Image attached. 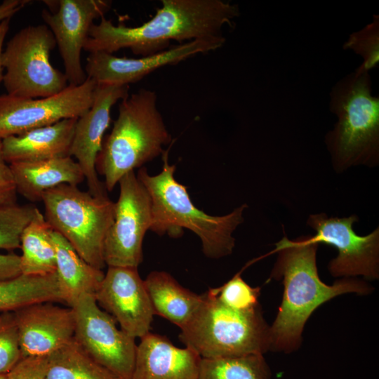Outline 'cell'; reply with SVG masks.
Returning <instances> with one entry per match:
<instances>
[{
	"label": "cell",
	"instance_id": "30bf717a",
	"mask_svg": "<svg viewBox=\"0 0 379 379\" xmlns=\"http://www.w3.org/2000/svg\"><path fill=\"white\" fill-rule=\"evenodd\" d=\"M118 184L119 195L104 243V260L108 267L138 268L142 261L143 239L152 225L151 199L134 171Z\"/></svg>",
	"mask_w": 379,
	"mask_h": 379
},
{
	"label": "cell",
	"instance_id": "484cf974",
	"mask_svg": "<svg viewBox=\"0 0 379 379\" xmlns=\"http://www.w3.org/2000/svg\"><path fill=\"white\" fill-rule=\"evenodd\" d=\"M197 379H272L262 354L201 358Z\"/></svg>",
	"mask_w": 379,
	"mask_h": 379
},
{
	"label": "cell",
	"instance_id": "f546056e",
	"mask_svg": "<svg viewBox=\"0 0 379 379\" xmlns=\"http://www.w3.org/2000/svg\"><path fill=\"white\" fill-rule=\"evenodd\" d=\"M21 359L14 313L0 312V375H6Z\"/></svg>",
	"mask_w": 379,
	"mask_h": 379
},
{
	"label": "cell",
	"instance_id": "d6986e66",
	"mask_svg": "<svg viewBox=\"0 0 379 379\" xmlns=\"http://www.w3.org/2000/svg\"><path fill=\"white\" fill-rule=\"evenodd\" d=\"M77 120L63 119L2 139L6 161L10 164L69 156Z\"/></svg>",
	"mask_w": 379,
	"mask_h": 379
},
{
	"label": "cell",
	"instance_id": "ac0fdd59",
	"mask_svg": "<svg viewBox=\"0 0 379 379\" xmlns=\"http://www.w3.org/2000/svg\"><path fill=\"white\" fill-rule=\"evenodd\" d=\"M201 357L151 332L137 345L131 379H197Z\"/></svg>",
	"mask_w": 379,
	"mask_h": 379
},
{
	"label": "cell",
	"instance_id": "7c38bea8",
	"mask_svg": "<svg viewBox=\"0 0 379 379\" xmlns=\"http://www.w3.org/2000/svg\"><path fill=\"white\" fill-rule=\"evenodd\" d=\"M358 217H329L325 213L312 214L307 224L315 230L309 236L312 243H324L335 247L337 256L328 265L334 277L361 276L368 280L379 277V229L366 236L358 235L353 225Z\"/></svg>",
	"mask_w": 379,
	"mask_h": 379
},
{
	"label": "cell",
	"instance_id": "3957f363",
	"mask_svg": "<svg viewBox=\"0 0 379 379\" xmlns=\"http://www.w3.org/2000/svg\"><path fill=\"white\" fill-rule=\"evenodd\" d=\"M162 159L159 173L149 175L147 168L142 167L137 174L151 199L150 230L159 235L178 237L183 229H187L200 239L206 257L220 258L230 255L235 246L232 234L242 223L247 205H241L225 215L207 214L192 203L187 187L175 180V166L168 163V149L162 154Z\"/></svg>",
	"mask_w": 379,
	"mask_h": 379
},
{
	"label": "cell",
	"instance_id": "f1b7e54d",
	"mask_svg": "<svg viewBox=\"0 0 379 379\" xmlns=\"http://www.w3.org/2000/svg\"><path fill=\"white\" fill-rule=\"evenodd\" d=\"M209 293L222 304L238 311H249L260 307V287H252L242 278L241 272L216 288H210Z\"/></svg>",
	"mask_w": 379,
	"mask_h": 379
},
{
	"label": "cell",
	"instance_id": "836d02e7",
	"mask_svg": "<svg viewBox=\"0 0 379 379\" xmlns=\"http://www.w3.org/2000/svg\"><path fill=\"white\" fill-rule=\"evenodd\" d=\"M29 2L28 0H4L0 4V22L11 18Z\"/></svg>",
	"mask_w": 379,
	"mask_h": 379
},
{
	"label": "cell",
	"instance_id": "603a6c76",
	"mask_svg": "<svg viewBox=\"0 0 379 379\" xmlns=\"http://www.w3.org/2000/svg\"><path fill=\"white\" fill-rule=\"evenodd\" d=\"M52 232L44 214L37 208L20 237L22 274L46 275L55 272V249Z\"/></svg>",
	"mask_w": 379,
	"mask_h": 379
},
{
	"label": "cell",
	"instance_id": "277c9868",
	"mask_svg": "<svg viewBox=\"0 0 379 379\" xmlns=\"http://www.w3.org/2000/svg\"><path fill=\"white\" fill-rule=\"evenodd\" d=\"M171 140L154 91L140 89L122 99L96 161L106 190L112 191L124 175L162 155Z\"/></svg>",
	"mask_w": 379,
	"mask_h": 379
},
{
	"label": "cell",
	"instance_id": "cb8c5ba5",
	"mask_svg": "<svg viewBox=\"0 0 379 379\" xmlns=\"http://www.w3.org/2000/svg\"><path fill=\"white\" fill-rule=\"evenodd\" d=\"M44 302H62L56 273L25 275L0 281V312H15Z\"/></svg>",
	"mask_w": 379,
	"mask_h": 379
},
{
	"label": "cell",
	"instance_id": "44dd1931",
	"mask_svg": "<svg viewBox=\"0 0 379 379\" xmlns=\"http://www.w3.org/2000/svg\"><path fill=\"white\" fill-rule=\"evenodd\" d=\"M51 237L62 300L72 307L81 295H95L105 273L86 262L61 234L53 230Z\"/></svg>",
	"mask_w": 379,
	"mask_h": 379
},
{
	"label": "cell",
	"instance_id": "e575fe53",
	"mask_svg": "<svg viewBox=\"0 0 379 379\" xmlns=\"http://www.w3.org/2000/svg\"><path fill=\"white\" fill-rule=\"evenodd\" d=\"M11 18H7L0 22V82L3 81L4 69L2 63L4 42L9 30Z\"/></svg>",
	"mask_w": 379,
	"mask_h": 379
},
{
	"label": "cell",
	"instance_id": "e0dca14e",
	"mask_svg": "<svg viewBox=\"0 0 379 379\" xmlns=\"http://www.w3.org/2000/svg\"><path fill=\"white\" fill-rule=\"evenodd\" d=\"M13 313L22 359L48 357L74 338V315L70 307L44 302L25 306Z\"/></svg>",
	"mask_w": 379,
	"mask_h": 379
},
{
	"label": "cell",
	"instance_id": "4fadbf2b",
	"mask_svg": "<svg viewBox=\"0 0 379 379\" xmlns=\"http://www.w3.org/2000/svg\"><path fill=\"white\" fill-rule=\"evenodd\" d=\"M44 2L47 8L42 11L41 17L55 37L68 83L80 85L87 79L81 65V51L93 21L104 17L111 8V1L56 0Z\"/></svg>",
	"mask_w": 379,
	"mask_h": 379
},
{
	"label": "cell",
	"instance_id": "8fae6325",
	"mask_svg": "<svg viewBox=\"0 0 379 379\" xmlns=\"http://www.w3.org/2000/svg\"><path fill=\"white\" fill-rule=\"evenodd\" d=\"M97 83L88 78L78 86L46 98L0 95V139L67 119H78L91 107Z\"/></svg>",
	"mask_w": 379,
	"mask_h": 379
},
{
	"label": "cell",
	"instance_id": "8992f818",
	"mask_svg": "<svg viewBox=\"0 0 379 379\" xmlns=\"http://www.w3.org/2000/svg\"><path fill=\"white\" fill-rule=\"evenodd\" d=\"M179 339L201 358L262 354L270 350V326L260 306L238 311L222 304L208 291Z\"/></svg>",
	"mask_w": 379,
	"mask_h": 379
},
{
	"label": "cell",
	"instance_id": "d4e9b609",
	"mask_svg": "<svg viewBox=\"0 0 379 379\" xmlns=\"http://www.w3.org/2000/svg\"><path fill=\"white\" fill-rule=\"evenodd\" d=\"M46 379H117L73 338L48 357Z\"/></svg>",
	"mask_w": 379,
	"mask_h": 379
},
{
	"label": "cell",
	"instance_id": "ffe728a7",
	"mask_svg": "<svg viewBox=\"0 0 379 379\" xmlns=\"http://www.w3.org/2000/svg\"><path fill=\"white\" fill-rule=\"evenodd\" d=\"M17 192L31 201H41L44 193L62 184L77 185L85 178L70 156L9 164Z\"/></svg>",
	"mask_w": 379,
	"mask_h": 379
},
{
	"label": "cell",
	"instance_id": "4316f807",
	"mask_svg": "<svg viewBox=\"0 0 379 379\" xmlns=\"http://www.w3.org/2000/svg\"><path fill=\"white\" fill-rule=\"evenodd\" d=\"M36 209L32 205H0V249L12 251L20 248L22 232Z\"/></svg>",
	"mask_w": 379,
	"mask_h": 379
},
{
	"label": "cell",
	"instance_id": "1f68e13d",
	"mask_svg": "<svg viewBox=\"0 0 379 379\" xmlns=\"http://www.w3.org/2000/svg\"><path fill=\"white\" fill-rule=\"evenodd\" d=\"M16 194L14 179L10 165L4 158L2 140L0 139V205L16 204Z\"/></svg>",
	"mask_w": 379,
	"mask_h": 379
},
{
	"label": "cell",
	"instance_id": "ba28073f",
	"mask_svg": "<svg viewBox=\"0 0 379 379\" xmlns=\"http://www.w3.org/2000/svg\"><path fill=\"white\" fill-rule=\"evenodd\" d=\"M55 46V37L46 25H28L8 41L2 53L3 82L8 95L46 98L68 86L65 73L50 61Z\"/></svg>",
	"mask_w": 379,
	"mask_h": 379
},
{
	"label": "cell",
	"instance_id": "7402d4cb",
	"mask_svg": "<svg viewBox=\"0 0 379 379\" xmlns=\"http://www.w3.org/2000/svg\"><path fill=\"white\" fill-rule=\"evenodd\" d=\"M154 314L183 328L202 302L198 295L182 286L169 273L153 271L144 280Z\"/></svg>",
	"mask_w": 379,
	"mask_h": 379
},
{
	"label": "cell",
	"instance_id": "4dcf8cb0",
	"mask_svg": "<svg viewBox=\"0 0 379 379\" xmlns=\"http://www.w3.org/2000/svg\"><path fill=\"white\" fill-rule=\"evenodd\" d=\"M48 357L22 358L6 375V379H46Z\"/></svg>",
	"mask_w": 379,
	"mask_h": 379
},
{
	"label": "cell",
	"instance_id": "d6a6232c",
	"mask_svg": "<svg viewBox=\"0 0 379 379\" xmlns=\"http://www.w3.org/2000/svg\"><path fill=\"white\" fill-rule=\"evenodd\" d=\"M22 274L20 255L0 253V281L15 278Z\"/></svg>",
	"mask_w": 379,
	"mask_h": 379
},
{
	"label": "cell",
	"instance_id": "9a60e30c",
	"mask_svg": "<svg viewBox=\"0 0 379 379\" xmlns=\"http://www.w3.org/2000/svg\"><path fill=\"white\" fill-rule=\"evenodd\" d=\"M128 86L97 84L91 107L77 120L69 156L75 158L88 192L95 197L107 196L105 185L98 175L96 161L111 122V109L117 101L128 95Z\"/></svg>",
	"mask_w": 379,
	"mask_h": 379
},
{
	"label": "cell",
	"instance_id": "7a4b0ae2",
	"mask_svg": "<svg viewBox=\"0 0 379 379\" xmlns=\"http://www.w3.org/2000/svg\"><path fill=\"white\" fill-rule=\"evenodd\" d=\"M318 244L309 236L290 240L284 237L275 244L277 258L270 279L281 280L284 293L274 321L270 326V350L291 353L302 343L305 325L322 304L345 293L367 295L373 288L355 277L342 278L332 285L324 283L318 274Z\"/></svg>",
	"mask_w": 379,
	"mask_h": 379
},
{
	"label": "cell",
	"instance_id": "2e32d148",
	"mask_svg": "<svg viewBox=\"0 0 379 379\" xmlns=\"http://www.w3.org/2000/svg\"><path fill=\"white\" fill-rule=\"evenodd\" d=\"M225 40H194L139 58H120L103 51L89 53L84 71L98 84L128 86L156 69L179 63L199 53L215 51Z\"/></svg>",
	"mask_w": 379,
	"mask_h": 379
},
{
	"label": "cell",
	"instance_id": "52a82bcc",
	"mask_svg": "<svg viewBox=\"0 0 379 379\" xmlns=\"http://www.w3.org/2000/svg\"><path fill=\"white\" fill-rule=\"evenodd\" d=\"M44 218L88 264L105 266L104 243L113 222L114 202L95 197L77 185L62 184L45 192Z\"/></svg>",
	"mask_w": 379,
	"mask_h": 379
},
{
	"label": "cell",
	"instance_id": "9c48e42d",
	"mask_svg": "<svg viewBox=\"0 0 379 379\" xmlns=\"http://www.w3.org/2000/svg\"><path fill=\"white\" fill-rule=\"evenodd\" d=\"M74 338L100 366L117 379H131L137 345L98 305L94 295H81L72 307Z\"/></svg>",
	"mask_w": 379,
	"mask_h": 379
},
{
	"label": "cell",
	"instance_id": "83f0119b",
	"mask_svg": "<svg viewBox=\"0 0 379 379\" xmlns=\"http://www.w3.org/2000/svg\"><path fill=\"white\" fill-rule=\"evenodd\" d=\"M363 59L355 72H369L379 62V15L374 14L372 21L360 30L352 32L343 45Z\"/></svg>",
	"mask_w": 379,
	"mask_h": 379
},
{
	"label": "cell",
	"instance_id": "5b68a950",
	"mask_svg": "<svg viewBox=\"0 0 379 379\" xmlns=\"http://www.w3.org/2000/svg\"><path fill=\"white\" fill-rule=\"evenodd\" d=\"M330 111L337 117L325 143L335 170L375 166L379 161V98L372 94L369 72H353L330 92Z\"/></svg>",
	"mask_w": 379,
	"mask_h": 379
},
{
	"label": "cell",
	"instance_id": "d590c367",
	"mask_svg": "<svg viewBox=\"0 0 379 379\" xmlns=\"http://www.w3.org/2000/svg\"><path fill=\"white\" fill-rule=\"evenodd\" d=\"M0 379H6V376L4 375H0Z\"/></svg>",
	"mask_w": 379,
	"mask_h": 379
},
{
	"label": "cell",
	"instance_id": "5bb4252c",
	"mask_svg": "<svg viewBox=\"0 0 379 379\" xmlns=\"http://www.w3.org/2000/svg\"><path fill=\"white\" fill-rule=\"evenodd\" d=\"M95 298L130 336L141 338L150 332L154 312L138 268L109 266Z\"/></svg>",
	"mask_w": 379,
	"mask_h": 379
},
{
	"label": "cell",
	"instance_id": "6da1fadb",
	"mask_svg": "<svg viewBox=\"0 0 379 379\" xmlns=\"http://www.w3.org/2000/svg\"><path fill=\"white\" fill-rule=\"evenodd\" d=\"M162 6L147 22L138 27L115 25L102 17L93 24L84 50L113 54L129 48L142 57L168 48L171 40L180 44L194 40H225L222 28L240 15L239 7L222 0H162Z\"/></svg>",
	"mask_w": 379,
	"mask_h": 379
}]
</instances>
